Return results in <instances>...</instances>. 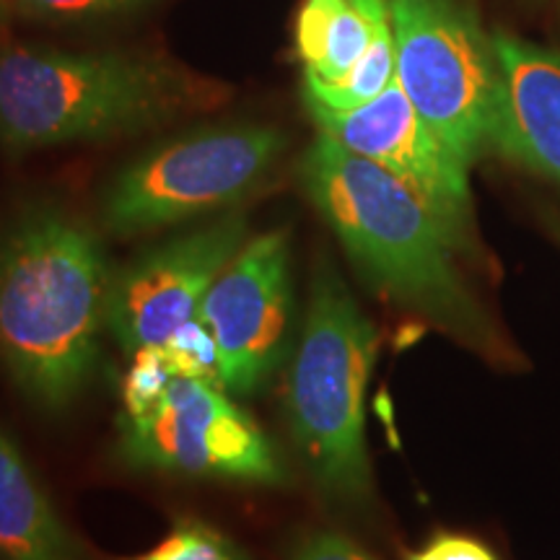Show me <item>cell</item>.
Segmentation results:
<instances>
[{"label":"cell","instance_id":"obj_1","mask_svg":"<svg viewBox=\"0 0 560 560\" xmlns=\"http://www.w3.org/2000/svg\"><path fill=\"white\" fill-rule=\"evenodd\" d=\"M299 172L314 208L384 296L490 359H503L499 330L454 268L457 240L410 185L322 130Z\"/></svg>","mask_w":560,"mask_h":560},{"label":"cell","instance_id":"obj_2","mask_svg":"<svg viewBox=\"0 0 560 560\" xmlns=\"http://www.w3.org/2000/svg\"><path fill=\"white\" fill-rule=\"evenodd\" d=\"M112 280L100 236L62 210L0 231V361L32 402L62 410L91 382Z\"/></svg>","mask_w":560,"mask_h":560},{"label":"cell","instance_id":"obj_3","mask_svg":"<svg viewBox=\"0 0 560 560\" xmlns=\"http://www.w3.org/2000/svg\"><path fill=\"white\" fill-rule=\"evenodd\" d=\"M190 102V83L156 60L24 45L0 50V143L13 153L140 132Z\"/></svg>","mask_w":560,"mask_h":560},{"label":"cell","instance_id":"obj_4","mask_svg":"<svg viewBox=\"0 0 560 560\" xmlns=\"http://www.w3.org/2000/svg\"><path fill=\"white\" fill-rule=\"evenodd\" d=\"M380 335L330 260L312 276L304 330L289 371V425L312 480L330 501L366 503V389Z\"/></svg>","mask_w":560,"mask_h":560},{"label":"cell","instance_id":"obj_5","mask_svg":"<svg viewBox=\"0 0 560 560\" xmlns=\"http://www.w3.org/2000/svg\"><path fill=\"white\" fill-rule=\"evenodd\" d=\"M397 83L462 166L490 145L501 70L493 37L459 0H389Z\"/></svg>","mask_w":560,"mask_h":560},{"label":"cell","instance_id":"obj_6","mask_svg":"<svg viewBox=\"0 0 560 560\" xmlns=\"http://www.w3.org/2000/svg\"><path fill=\"white\" fill-rule=\"evenodd\" d=\"M285 143V132L268 125H221L174 138L117 174L104 192V223L130 236L234 206L262 185Z\"/></svg>","mask_w":560,"mask_h":560},{"label":"cell","instance_id":"obj_7","mask_svg":"<svg viewBox=\"0 0 560 560\" xmlns=\"http://www.w3.org/2000/svg\"><path fill=\"white\" fill-rule=\"evenodd\" d=\"M122 454L138 467L283 486L289 472L260 425L219 384L182 380L145 416L122 418Z\"/></svg>","mask_w":560,"mask_h":560},{"label":"cell","instance_id":"obj_8","mask_svg":"<svg viewBox=\"0 0 560 560\" xmlns=\"http://www.w3.org/2000/svg\"><path fill=\"white\" fill-rule=\"evenodd\" d=\"M198 317L219 346L223 387L234 395L260 389L291 348L289 234L268 231L244 244L210 285Z\"/></svg>","mask_w":560,"mask_h":560},{"label":"cell","instance_id":"obj_9","mask_svg":"<svg viewBox=\"0 0 560 560\" xmlns=\"http://www.w3.org/2000/svg\"><path fill=\"white\" fill-rule=\"evenodd\" d=\"M247 244V219H226L174 236L132 260L112 280L107 327L128 353L164 346L166 338L198 317L202 299L223 268Z\"/></svg>","mask_w":560,"mask_h":560},{"label":"cell","instance_id":"obj_10","mask_svg":"<svg viewBox=\"0 0 560 560\" xmlns=\"http://www.w3.org/2000/svg\"><path fill=\"white\" fill-rule=\"evenodd\" d=\"M306 109L322 132L410 185L436 210L459 247L467 244L472 219L467 166L433 136L397 79L355 109L338 112L317 104H306Z\"/></svg>","mask_w":560,"mask_h":560},{"label":"cell","instance_id":"obj_11","mask_svg":"<svg viewBox=\"0 0 560 560\" xmlns=\"http://www.w3.org/2000/svg\"><path fill=\"white\" fill-rule=\"evenodd\" d=\"M499 112L490 145L560 182V52L499 32Z\"/></svg>","mask_w":560,"mask_h":560},{"label":"cell","instance_id":"obj_12","mask_svg":"<svg viewBox=\"0 0 560 560\" xmlns=\"http://www.w3.org/2000/svg\"><path fill=\"white\" fill-rule=\"evenodd\" d=\"M0 560H83L79 542L0 429Z\"/></svg>","mask_w":560,"mask_h":560},{"label":"cell","instance_id":"obj_13","mask_svg":"<svg viewBox=\"0 0 560 560\" xmlns=\"http://www.w3.org/2000/svg\"><path fill=\"white\" fill-rule=\"evenodd\" d=\"M389 21V0H304L293 26L304 75L317 81L342 79Z\"/></svg>","mask_w":560,"mask_h":560},{"label":"cell","instance_id":"obj_14","mask_svg":"<svg viewBox=\"0 0 560 560\" xmlns=\"http://www.w3.org/2000/svg\"><path fill=\"white\" fill-rule=\"evenodd\" d=\"M397 79V50L392 21L376 32L366 55L338 81H317L304 75V100L325 109H355L382 94Z\"/></svg>","mask_w":560,"mask_h":560},{"label":"cell","instance_id":"obj_15","mask_svg":"<svg viewBox=\"0 0 560 560\" xmlns=\"http://www.w3.org/2000/svg\"><path fill=\"white\" fill-rule=\"evenodd\" d=\"M161 348H164V355L166 361H170L174 376L210 382L223 387L219 346H215L210 327L200 317H192L187 319L185 325H179Z\"/></svg>","mask_w":560,"mask_h":560},{"label":"cell","instance_id":"obj_16","mask_svg":"<svg viewBox=\"0 0 560 560\" xmlns=\"http://www.w3.org/2000/svg\"><path fill=\"white\" fill-rule=\"evenodd\" d=\"M125 560H247L244 550L206 522H177L156 548Z\"/></svg>","mask_w":560,"mask_h":560},{"label":"cell","instance_id":"obj_17","mask_svg":"<svg viewBox=\"0 0 560 560\" xmlns=\"http://www.w3.org/2000/svg\"><path fill=\"white\" fill-rule=\"evenodd\" d=\"M174 382L172 366L166 361L164 348L161 346H143L132 353L130 369L122 382V400L125 416L138 418L151 412L156 405L164 400L166 389Z\"/></svg>","mask_w":560,"mask_h":560},{"label":"cell","instance_id":"obj_18","mask_svg":"<svg viewBox=\"0 0 560 560\" xmlns=\"http://www.w3.org/2000/svg\"><path fill=\"white\" fill-rule=\"evenodd\" d=\"M145 0H19L21 11L50 21H83L130 11Z\"/></svg>","mask_w":560,"mask_h":560},{"label":"cell","instance_id":"obj_19","mask_svg":"<svg viewBox=\"0 0 560 560\" xmlns=\"http://www.w3.org/2000/svg\"><path fill=\"white\" fill-rule=\"evenodd\" d=\"M289 560H374L366 550L338 532H314L301 537Z\"/></svg>","mask_w":560,"mask_h":560},{"label":"cell","instance_id":"obj_20","mask_svg":"<svg viewBox=\"0 0 560 560\" xmlns=\"http://www.w3.org/2000/svg\"><path fill=\"white\" fill-rule=\"evenodd\" d=\"M405 560H495L486 545L465 535H436Z\"/></svg>","mask_w":560,"mask_h":560}]
</instances>
